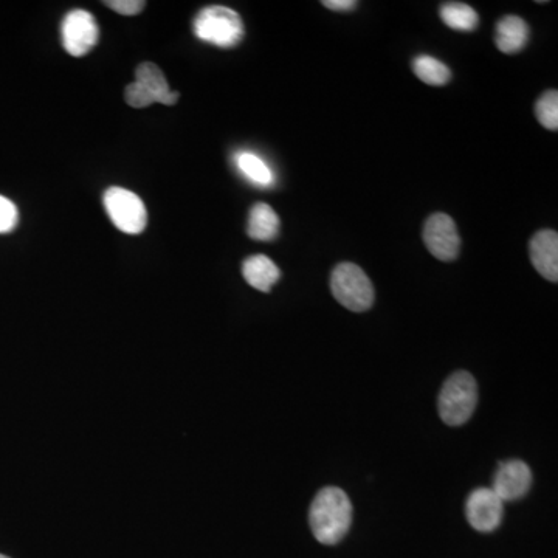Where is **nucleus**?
<instances>
[{
  "label": "nucleus",
  "mask_w": 558,
  "mask_h": 558,
  "mask_svg": "<svg viewBox=\"0 0 558 558\" xmlns=\"http://www.w3.org/2000/svg\"><path fill=\"white\" fill-rule=\"evenodd\" d=\"M309 523L312 534L321 545H337L351 529L349 496L338 487L321 489L310 506Z\"/></svg>",
  "instance_id": "1"
},
{
  "label": "nucleus",
  "mask_w": 558,
  "mask_h": 558,
  "mask_svg": "<svg viewBox=\"0 0 558 558\" xmlns=\"http://www.w3.org/2000/svg\"><path fill=\"white\" fill-rule=\"evenodd\" d=\"M194 35L200 41L219 49H233L244 39L245 28L235 10L222 5H211L199 11L193 22Z\"/></svg>",
  "instance_id": "2"
},
{
  "label": "nucleus",
  "mask_w": 558,
  "mask_h": 558,
  "mask_svg": "<svg viewBox=\"0 0 558 558\" xmlns=\"http://www.w3.org/2000/svg\"><path fill=\"white\" fill-rule=\"evenodd\" d=\"M478 403V385L470 372L458 371L448 377L439 394V416L450 427L469 421Z\"/></svg>",
  "instance_id": "3"
},
{
  "label": "nucleus",
  "mask_w": 558,
  "mask_h": 558,
  "mask_svg": "<svg viewBox=\"0 0 558 558\" xmlns=\"http://www.w3.org/2000/svg\"><path fill=\"white\" fill-rule=\"evenodd\" d=\"M331 290L335 300L352 312H365L374 304V286L366 273L352 262H343L331 275Z\"/></svg>",
  "instance_id": "4"
},
{
  "label": "nucleus",
  "mask_w": 558,
  "mask_h": 558,
  "mask_svg": "<svg viewBox=\"0 0 558 558\" xmlns=\"http://www.w3.org/2000/svg\"><path fill=\"white\" fill-rule=\"evenodd\" d=\"M104 208L112 224L128 235H140L148 224V211L143 200L124 188H109L104 193Z\"/></svg>",
  "instance_id": "5"
},
{
  "label": "nucleus",
  "mask_w": 558,
  "mask_h": 558,
  "mask_svg": "<svg viewBox=\"0 0 558 558\" xmlns=\"http://www.w3.org/2000/svg\"><path fill=\"white\" fill-rule=\"evenodd\" d=\"M61 36L66 52L81 58L97 45L100 28L89 11L73 10L62 21Z\"/></svg>",
  "instance_id": "6"
},
{
  "label": "nucleus",
  "mask_w": 558,
  "mask_h": 558,
  "mask_svg": "<svg viewBox=\"0 0 558 558\" xmlns=\"http://www.w3.org/2000/svg\"><path fill=\"white\" fill-rule=\"evenodd\" d=\"M424 242L428 252L439 261H453L461 248L458 228L448 214L436 213L424 225Z\"/></svg>",
  "instance_id": "7"
},
{
  "label": "nucleus",
  "mask_w": 558,
  "mask_h": 558,
  "mask_svg": "<svg viewBox=\"0 0 558 558\" xmlns=\"http://www.w3.org/2000/svg\"><path fill=\"white\" fill-rule=\"evenodd\" d=\"M504 503L492 489H476L465 503V517L478 532H493L503 521Z\"/></svg>",
  "instance_id": "8"
},
{
  "label": "nucleus",
  "mask_w": 558,
  "mask_h": 558,
  "mask_svg": "<svg viewBox=\"0 0 558 558\" xmlns=\"http://www.w3.org/2000/svg\"><path fill=\"white\" fill-rule=\"evenodd\" d=\"M532 484V472L526 462L520 459L503 462L493 479L492 490L503 503L523 498Z\"/></svg>",
  "instance_id": "9"
},
{
  "label": "nucleus",
  "mask_w": 558,
  "mask_h": 558,
  "mask_svg": "<svg viewBox=\"0 0 558 558\" xmlns=\"http://www.w3.org/2000/svg\"><path fill=\"white\" fill-rule=\"evenodd\" d=\"M531 261L543 278L557 283L558 279V235L552 230L538 231L529 245Z\"/></svg>",
  "instance_id": "10"
},
{
  "label": "nucleus",
  "mask_w": 558,
  "mask_h": 558,
  "mask_svg": "<svg viewBox=\"0 0 558 558\" xmlns=\"http://www.w3.org/2000/svg\"><path fill=\"white\" fill-rule=\"evenodd\" d=\"M135 83L145 87L155 103H162L165 106H173L179 100V92L169 89L165 75L154 62H143L137 67L135 72Z\"/></svg>",
  "instance_id": "11"
},
{
  "label": "nucleus",
  "mask_w": 558,
  "mask_h": 558,
  "mask_svg": "<svg viewBox=\"0 0 558 558\" xmlns=\"http://www.w3.org/2000/svg\"><path fill=\"white\" fill-rule=\"evenodd\" d=\"M495 31L496 47L506 55L521 52L529 41V27L518 16H506L500 19Z\"/></svg>",
  "instance_id": "12"
},
{
  "label": "nucleus",
  "mask_w": 558,
  "mask_h": 558,
  "mask_svg": "<svg viewBox=\"0 0 558 558\" xmlns=\"http://www.w3.org/2000/svg\"><path fill=\"white\" fill-rule=\"evenodd\" d=\"M242 275L250 286L259 292L267 293L278 283L281 272L275 262L266 255H253L242 264Z\"/></svg>",
  "instance_id": "13"
},
{
  "label": "nucleus",
  "mask_w": 558,
  "mask_h": 558,
  "mask_svg": "<svg viewBox=\"0 0 558 558\" xmlns=\"http://www.w3.org/2000/svg\"><path fill=\"white\" fill-rule=\"evenodd\" d=\"M278 214L275 213L270 205L256 204L250 210L248 216L247 233L255 241L270 242L275 241L279 235Z\"/></svg>",
  "instance_id": "14"
},
{
  "label": "nucleus",
  "mask_w": 558,
  "mask_h": 558,
  "mask_svg": "<svg viewBox=\"0 0 558 558\" xmlns=\"http://www.w3.org/2000/svg\"><path fill=\"white\" fill-rule=\"evenodd\" d=\"M235 162L239 173L253 185L269 188L275 183L272 169L255 152L241 151L236 154Z\"/></svg>",
  "instance_id": "15"
},
{
  "label": "nucleus",
  "mask_w": 558,
  "mask_h": 558,
  "mask_svg": "<svg viewBox=\"0 0 558 558\" xmlns=\"http://www.w3.org/2000/svg\"><path fill=\"white\" fill-rule=\"evenodd\" d=\"M413 72L422 83L428 84V86H444L452 80L450 69L445 66L444 62L433 56H417L413 61Z\"/></svg>",
  "instance_id": "16"
},
{
  "label": "nucleus",
  "mask_w": 558,
  "mask_h": 558,
  "mask_svg": "<svg viewBox=\"0 0 558 558\" xmlns=\"http://www.w3.org/2000/svg\"><path fill=\"white\" fill-rule=\"evenodd\" d=\"M439 14L444 24L456 31H473L479 24L478 13L470 5L461 2L442 5Z\"/></svg>",
  "instance_id": "17"
},
{
  "label": "nucleus",
  "mask_w": 558,
  "mask_h": 558,
  "mask_svg": "<svg viewBox=\"0 0 558 558\" xmlns=\"http://www.w3.org/2000/svg\"><path fill=\"white\" fill-rule=\"evenodd\" d=\"M535 114L541 126H545L549 131H557L558 129V92L557 90H548L538 98L537 106H535Z\"/></svg>",
  "instance_id": "18"
},
{
  "label": "nucleus",
  "mask_w": 558,
  "mask_h": 558,
  "mask_svg": "<svg viewBox=\"0 0 558 558\" xmlns=\"http://www.w3.org/2000/svg\"><path fill=\"white\" fill-rule=\"evenodd\" d=\"M19 213L16 205L7 197L0 196V235L10 233L18 227Z\"/></svg>",
  "instance_id": "19"
},
{
  "label": "nucleus",
  "mask_w": 558,
  "mask_h": 558,
  "mask_svg": "<svg viewBox=\"0 0 558 558\" xmlns=\"http://www.w3.org/2000/svg\"><path fill=\"white\" fill-rule=\"evenodd\" d=\"M124 100L134 109H145L155 103L151 93L138 83L129 84L124 90Z\"/></svg>",
  "instance_id": "20"
},
{
  "label": "nucleus",
  "mask_w": 558,
  "mask_h": 558,
  "mask_svg": "<svg viewBox=\"0 0 558 558\" xmlns=\"http://www.w3.org/2000/svg\"><path fill=\"white\" fill-rule=\"evenodd\" d=\"M104 5L124 16H134L143 11L146 4L143 0H107Z\"/></svg>",
  "instance_id": "21"
},
{
  "label": "nucleus",
  "mask_w": 558,
  "mask_h": 558,
  "mask_svg": "<svg viewBox=\"0 0 558 558\" xmlns=\"http://www.w3.org/2000/svg\"><path fill=\"white\" fill-rule=\"evenodd\" d=\"M324 7L334 11H349L357 7V2L354 0H324Z\"/></svg>",
  "instance_id": "22"
},
{
  "label": "nucleus",
  "mask_w": 558,
  "mask_h": 558,
  "mask_svg": "<svg viewBox=\"0 0 558 558\" xmlns=\"http://www.w3.org/2000/svg\"><path fill=\"white\" fill-rule=\"evenodd\" d=\"M0 558H10V557H7V555L4 554H0Z\"/></svg>",
  "instance_id": "23"
}]
</instances>
